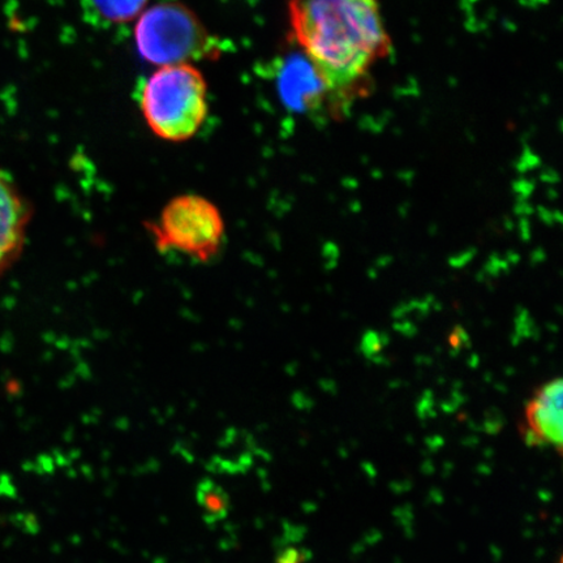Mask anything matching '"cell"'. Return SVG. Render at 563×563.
Wrapping results in <instances>:
<instances>
[{"mask_svg": "<svg viewBox=\"0 0 563 563\" xmlns=\"http://www.w3.org/2000/svg\"><path fill=\"white\" fill-rule=\"evenodd\" d=\"M290 16L332 95H346L389 47L375 0H291Z\"/></svg>", "mask_w": 563, "mask_h": 563, "instance_id": "obj_1", "label": "cell"}, {"mask_svg": "<svg viewBox=\"0 0 563 563\" xmlns=\"http://www.w3.org/2000/svg\"><path fill=\"white\" fill-rule=\"evenodd\" d=\"M140 108L154 135L170 143L192 139L208 115V87L191 65L164 66L140 91Z\"/></svg>", "mask_w": 563, "mask_h": 563, "instance_id": "obj_2", "label": "cell"}, {"mask_svg": "<svg viewBox=\"0 0 563 563\" xmlns=\"http://www.w3.org/2000/svg\"><path fill=\"white\" fill-rule=\"evenodd\" d=\"M145 228L158 251L180 253L200 263H209L220 255L227 238L221 209L196 194L168 200L157 220L146 222Z\"/></svg>", "mask_w": 563, "mask_h": 563, "instance_id": "obj_3", "label": "cell"}, {"mask_svg": "<svg viewBox=\"0 0 563 563\" xmlns=\"http://www.w3.org/2000/svg\"><path fill=\"white\" fill-rule=\"evenodd\" d=\"M135 38L146 62L161 67L188 65L218 53L217 41L186 5L159 3L141 13Z\"/></svg>", "mask_w": 563, "mask_h": 563, "instance_id": "obj_4", "label": "cell"}, {"mask_svg": "<svg viewBox=\"0 0 563 563\" xmlns=\"http://www.w3.org/2000/svg\"><path fill=\"white\" fill-rule=\"evenodd\" d=\"M277 84L282 101L292 111H316L332 95L319 69L305 53L292 54L282 60Z\"/></svg>", "mask_w": 563, "mask_h": 563, "instance_id": "obj_5", "label": "cell"}, {"mask_svg": "<svg viewBox=\"0 0 563 563\" xmlns=\"http://www.w3.org/2000/svg\"><path fill=\"white\" fill-rule=\"evenodd\" d=\"M32 211L30 200L0 170V278L23 253Z\"/></svg>", "mask_w": 563, "mask_h": 563, "instance_id": "obj_6", "label": "cell"}, {"mask_svg": "<svg viewBox=\"0 0 563 563\" xmlns=\"http://www.w3.org/2000/svg\"><path fill=\"white\" fill-rule=\"evenodd\" d=\"M563 386L560 378L545 384L537 398L527 407L528 427L525 440L531 446H553L561 452L563 439L562 398Z\"/></svg>", "mask_w": 563, "mask_h": 563, "instance_id": "obj_7", "label": "cell"}, {"mask_svg": "<svg viewBox=\"0 0 563 563\" xmlns=\"http://www.w3.org/2000/svg\"><path fill=\"white\" fill-rule=\"evenodd\" d=\"M147 0H82L87 20L103 26L130 23L141 15Z\"/></svg>", "mask_w": 563, "mask_h": 563, "instance_id": "obj_8", "label": "cell"}, {"mask_svg": "<svg viewBox=\"0 0 563 563\" xmlns=\"http://www.w3.org/2000/svg\"><path fill=\"white\" fill-rule=\"evenodd\" d=\"M196 499L207 525L220 523L229 517L231 510L229 493L211 478H203L197 484Z\"/></svg>", "mask_w": 563, "mask_h": 563, "instance_id": "obj_9", "label": "cell"}, {"mask_svg": "<svg viewBox=\"0 0 563 563\" xmlns=\"http://www.w3.org/2000/svg\"><path fill=\"white\" fill-rule=\"evenodd\" d=\"M309 558L311 554L302 549L290 547L278 553L276 563H307Z\"/></svg>", "mask_w": 563, "mask_h": 563, "instance_id": "obj_10", "label": "cell"}, {"mask_svg": "<svg viewBox=\"0 0 563 563\" xmlns=\"http://www.w3.org/2000/svg\"><path fill=\"white\" fill-rule=\"evenodd\" d=\"M379 344H383L382 341H379V336L375 333H368L364 336L363 347L365 355H373L375 352L379 350Z\"/></svg>", "mask_w": 563, "mask_h": 563, "instance_id": "obj_11", "label": "cell"}]
</instances>
